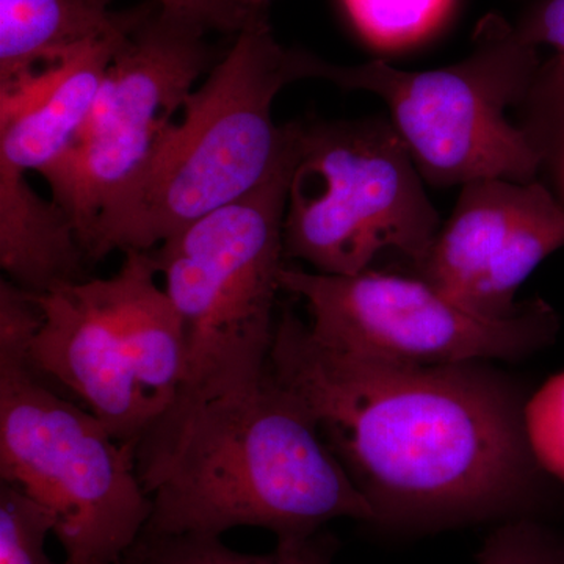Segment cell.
<instances>
[{"instance_id":"obj_8","label":"cell","mask_w":564,"mask_h":564,"mask_svg":"<svg viewBox=\"0 0 564 564\" xmlns=\"http://www.w3.org/2000/svg\"><path fill=\"white\" fill-rule=\"evenodd\" d=\"M206 32L148 3L115 52L76 144L43 174L85 252L96 223L132 184L195 91L210 61Z\"/></svg>"},{"instance_id":"obj_22","label":"cell","mask_w":564,"mask_h":564,"mask_svg":"<svg viewBox=\"0 0 564 564\" xmlns=\"http://www.w3.org/2000/svg\"><path fill=\"white\" fill-rule=\"evenodd\" d=\"M162 10L202 25L206 31L237 33L247 24L252 7L242 0H154Z\"/></svg>"},{"instance_id":"obj_17","label":"cell","mask_w":564,"mask_h":564,"mask_svg":"<svg viewBox=\"0 0 564 564\" xmlns=\"http://www.w3.org/2000/svg\"><path fill=\"white\" fill-rule=\"evenodd\" d=\"M334 534L322 530L303 540L278 541L269 554H245L204 534L141 533L120 564H332Z\"/></svg>"},{"instance_id":"obj_13","label":"cell","mask_w":564,"mask_h":564,"mask_svg":"<svg viewBox=\"0 0 564 564\" xmlns=\"http://www.w3.org/2000/svg\"><path fill=\"white\" fill-rule=\"evenodd\" d=\"M76 226L44 199L28 173L0 165V267L24 291L43 295L88 280L90 265Z\"/></svg>"},{"instance_id":"obj_18","label":"cell","mask_w":564,"mask_h":564,"mask_svg":"<svg viewBox=\"0 0 564 564\" xmlns=\"http://www.w3.org/2000/svg\"><path fill=\"white\" fill-rule=\"evenodd\" d=\"M455 0H344L362 39L380 51H402L443 28Z\"/></svg>"},{"instance_id":"obj_23","label":"cell","mask_w":564,"mask_h":564,"mask_svg":"<svg viewBox=\"0 0 564 564\" xmlns=\"http://www.w3.org/2000/svg\"><path fill=\"white\" fill-rule=\"evenodd\" d=\"M556 165L560 166V169H562V173L564 174V158L562 159V161H560L558 163H556Z\"/></svg>"},{"instance_id":"obj_21","label":"cell","mask_w":564,"mask_h":564,"mask_svg":"<svg viewBox=\"0 0 564 564\" xmlns=\"http://www.w3.org/2000/svg\"><path fill=\"white\" fill-rule=\"evenodd\" d=\"M478 564H564V530L541 518L502 522L486 538Z\"/></svg>"},{"instance_id":"obj_11","label":"cell","mask_w":564,"mask_h":564,"mask_svg":"<svg viewBox=\"0 0 564 564\" xmlns=\"http://www.w3.org/2000/svg\"><path fill=\"white\" fill-rule=\"evenodd\" d=\"M36 300L41 323L29 345L33 367L76 395L120 443L135 447L163 410L137 380L110 278L74 282Z\"/></svg>"},{"instance_id":"obj_14","label":"cell","mask_w":564,"mask_h":564,"mask_svg":"<svg viewBox=\"0 0 564 564\" xmlns=\"http://www.w3.org/2000/svg\"><path fill=\"white\" fill-rule=\"evenodd\" d=\"M113 0H0V88L65 61L95 41L128 32L148 3L111 10Z\"/></svg>"},{"instance_id":"obj_4","label":"cell","mask_w":564,"mask_h":564,"mask_svg":"<svg viewBox=\"0 0 564 564\" xmlns=\"http://www.w3.org/2000/svg\"><path fill=\"white\" fill-rule=\"evenodd\" d=\"M35 293L0 280V481L54 519L65 564H120L152 513L133 447L87 408L63 399L33 367Z\"/></svg>"},{"instance_id":"obj_20","label":"cell","mask_w":564,"mask_h":564,"mask_svg":"<svg viewBox=\"0 0 564 564\" xmlns=\"http://www.w3.org/2000/svg\"><path fill=\"white\" fill-rule=\"evenodd\" d=\"M522 430L540 469L564 486V372L549 378L524 402Z\"/></svg>"},{"instance_id":"obj_6","label":"cell","mask_w":564,"mask_h":564,"mask_svg":"<svg viewBox=\"0 0 564 564\" xmlns=\"http://www.w3.org/2000/svg\"><path fill=\"white\" fill-rule=\"evenodd\" d=\"M540 66L538 47L494 18L455 65L403 70L381 61L340 66L314 57L313 79L383 99L423 181L434 187L481 180L529 184L544 161L507 110L524 102Z\"/></svg>"},{"instance_id":"obj_2","label":"cell","mask_w":564,"mask_h":564,"mask_svg":"<svg viewBox=\"0 0 564 564\" xmlns=\"http://www.w3.org/2000/svg\"><path fill=\"white\" fill-rule=\"evenodd\" d=\"M133 455L152 502L147 533L221 538L258 527L289 541L336 519L375 521L313 415L270 369L242 391L173 402Z\"/></svg>"},{"instance_id":"obj_16","label":"cell","mask_w":564,"mask_h":564,"mask_svg":"<svg viewBox=\"0 0 564 564\" xmlns=\"http://www.w3.org/2000/svg\"><path fill=\"white\" fill-rule=\"evenodd\" d=\"M516 29L527 43L555 50V57L540 66L519 106L518 126L544 163H558L564 158V0H547Z\"/></svg>"},{"instance_id":"obj_3","label":"cell","mask_w":564,"mask_h":564,"mask_svg":"<svg viewBox=\"0 0 564 564\" xmlns=\"http://www.w3.org/2000/svg\"><path fill=\"white\" fill-rule=\"evenodd\" d=\"M313 57L282 47L265 13L252 7L226 57L96 223L90 262L115 251H152L269 180L291 158L300 133V122H274V98L292 82L313 79Z\"/></svg>"},{"instance_id":"obj_7","label":"cell","mask_w":564,"mask_h":564,"mask_svg":"<svg viewBox=\"0 0 564 564\" xmlns=\"http://www.w3.org/2000/svg\"><path fill=\"white\" fill-rule=\"evenodd\" d=\"M392 122L302 124L284 218L285 259L358 274L395 250L421 265L441 220Z\"/></svg>"},{"instance_id":"obj_12","label":"cell","mask_w":564,"mask_h":564,"mask_svg":"<svg viewBox=\"0 0 564 564\" xmlns=\"http://www.w3.org/2000/svg\"><path fill=\"white\" fill-rule=\"evenodd\" d=\"M129 31L87 44L57 65L0 88V165L43 176L68 154Z\"/></svg>"},{"instance_id":"obj_15","label":"cell","mask_w":564,"mask_h":564,"mask_svg":"<svg viewBox=\"0 0 564 564\" xmlns=\"http://www.w3.org/2000/svg\"><path fill=\"white\" fill-rule=\"evenodd\" d=\"M151 251L124 252L110 276L115 313L137 380L163 411L176 399L187 372V336Z\"/></svg>"},{"instance_id":"obj_19","label":"cell","mask_w":564,"mask_h":564,"mask_svg":"<svg viewBox=\"0 0 564 564\" xmlns=\"http://www.w3.org/2000/svg\"><path fill=\"white\" fill-rule=\"evenodd\" d=\"M54 519L17 486L0 481V564H54L46 541Z\"/></svg>"},{"instance_id":"obj_5","label":"cell","mask_w":564,"mask_h":564,"mask_svg":"<svg viewBox=\"0 0 564 564\" xmlns=\"http://www.w3.org/2000/svg\"><path fill=\"white\" fill-rule=\"evenodd\" d=\"M299 147L300 133L291 158L250 195L199 218L151 251L187 336V372L173 402L242 391L269 369Z\"/></svg>"},{"instance_id":"obj_10","label":"cell","mask_w":564,"mask_h":564,"mask_svg":"<svg viewBox=\"0 0 564 564\" xmlns=\"http://www.w3.org/2000/svg\"><path fill=\"white\" fill-rule=\"evenodd\" d=\"M564 247V207L536 181L463 185L454 214L419 265L422 280L488 317H511L522 282Z\"/></svg>"},{"instance_id":"obj_1","label":"cell","mask_w":564,"mask_h":564,"mask_svg":"<svg viewBox=\"0 0 564 564\" xmlns=\"http://www.w3.org/2000/svg\"><path fill=\"white\" fill-rule=\"evenodd\" d=\"M269 369L317 422L373 524L436 530L540 518L543 480L516 392L473 364L414 366L337 350L291 310Z\"/></svg>"},{"instance_id":"obj_9","label":"cell","mask_w":564,"mask_h":564,"mask_svg":"<svg viewBox=\"0 0 564 564\" xmlns=\"http://www.w3.org/2000/svg\"><path fill=\"white\" fill-rule=\"evenodd\" d=\"M281 289L310 307V328L328 347L414 366L516 359L555 339L560 321L543 300L511 317H488L422 278L311 273L285 263Z\"/></svg>"}]
</instances>
